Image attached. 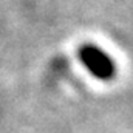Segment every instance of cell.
Segmentation results:
<instances>
[{
	"label": "cell",
	"instance_id": "obj_1",
	"mask_svg": "<svg viewBox=\"0 0 133 133\" xmlns=\"http://www.w3.org/2000/svg\"><path fill=\"white\" fill-rule=\"evenodd\" d=\"M79 59L84 66L98 79H110L115 74V65L108 54L95 45H84L79 50Z\"/></svg>",
	"mask_w": 133,
	"mask_h": 133
}]
</instances>
